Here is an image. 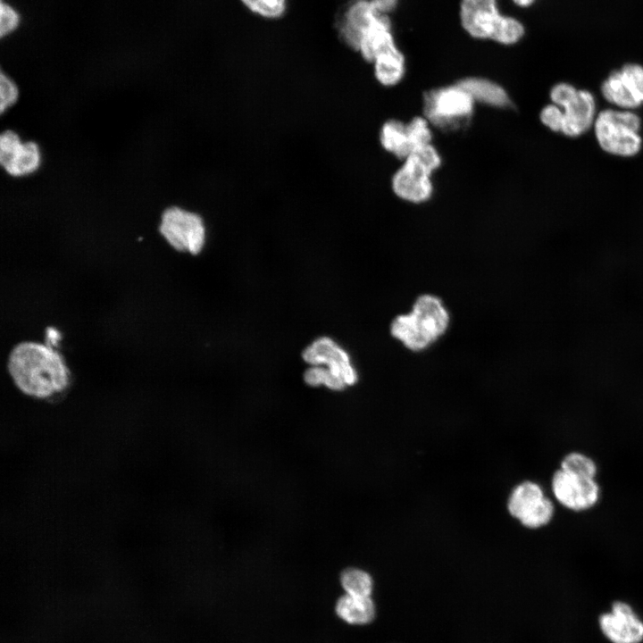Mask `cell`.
<instances>
[{
	"mask_svg": "<svg viewBox=\"0 0 643 643\" xmlns=\"http://www.w3.org/2000/svg\"><path fill=\"white\" fill-rule=\"evenodd\" d=\"M7 371L22 393L47 398L63 391L71 382V372L63 356L49 346L22 341L7 358Z\"/></svg>",
	"mask_w": 643,
	"mask_h": 643,
	"instance_id": "obj_1",
	"label": "cell"
},
{
	"mask_svg": "<svg viewBox=\"0 0 643 643\" xmlns=\"http://www.w3.org/2000/svg\"><path fill=\"white\" fill-rule=\"evenodd\" d=\"M450 315L437 296L424 294L414 302L411 312L397 316L391 325V335L409 350L428 348L448 329Z\"/></svg>",
	"mask_w": 643,
	"mask_h": 643,
	"instance_id": "obj_2",
	"label": "cell"
},
{
	"mask_svg": "<svg viewBox=\"0 0 643 643\" xmlns=\"http://www.w3.org/2000/svg\"><path fill=\"white\" fill-rule=\"evenodd\" d=\"M459 17L463 29L477 39L507 46L517 43L524 34L518 20L499 13L497 0H461Z\"/></svg>",
	"mask_w": 643,
	"mask_h": 643,
	"instance_id": "obj_3",
	"label": "cell"
},
{
	"mask_svg": "<svg viewBox=\"0 0 643 643\" xmlns=\"http://www.w3.org/2000/svg\"><path fill=\"white\" fill-rule=\"evenodd\" d=\"M441 163V155L432 143L414 149L393 174V193L411 204L427 202L434 191L431 176Z\"/></svg>",
	"mask_w": 643,
	"mask_h": 643,
	"instance_id": "obj_4",
	"label": "cell"
},
{
	"mask_svg": "<svg viewBox=\"0 0 643 643\" xmlns=\"http://www.w3.org/2000/svg\"><path fill=\"white\" fill-rule=\"evenodd\" d=\"M641 119L633 110L606 108L593 124L596 140L605 153L619 157L637 155L642 147Z\"/></svg>",
	"mask_w": 643,
	"mask_h": 643,
	"instance_id": "obj_5",
	"label": "cell"
},
{
	"mask_svg": "<svg viewBox=\"0 0 643 643\" xmlns=\"http://www.w3.org/2000/svg\"><path fill=\"white\" fill-rule=\"evenodd\" d=\"M475 102L458 83L429 90L423 95V116L443 131L463 129L474 113Z\"/></svg>",
	"mask_w": 643,
	"mask_h": 643,
	"instance_id": "obj_6",
	"label": "cell"
},
{
	"mask_svg": "<svg viewBox=\"0 0 643 643\" xmlns=\"http://www.w3.org/2000/svg\"><path fill=\"white\" fill-rule=\"evenodd\" d=\"M549 97L563 111V135L578 138L593 128L597 113L596 98L590 91L559 82L551 88Z\"/></svg>",
	"mask_w": 643,
	"mask_h": 643,
	"instance_id": "obj_7",
	"label": "cell"
},
{
	"mask_svg": "<svg viewBox=\"0 0 643 643\" xmlns=\"http://www.w3.org/2000/svg\"><path fill=\"white\" fill-rule=\"evenodd\" d=\"M159 232L177 251L197 255L205 241V228L202 218L180 207H169L161 216Z\"/></svg>",
	"mask_w": 643,
	"mask_h": 643,
	"instance_id": "obj_8",
	"label": "cell"
},
{
	"mask_svg": "<svg viewBox=\"0 0 643 643\" xmlns=\"http://www.w3.org/2000/svg\"><path fill=\"white\" fill-rule=\"evenodd\" d=\"M600 90L604 99L615 108L634 111L643 105V66L628 63L612 71Z\"/></svg>",
	"mask_w": 643,
	"mask_h": 643,
	"instance_id": "obj_9",
	"label": "cell"
},
{
	"mask_svg": "<svg viewBox=\"0 0 643 643\" xmlns=\"http://www.w3.org/2000/svg\"><path fill=\"white\" fill-rule=\"evenodd\" d=\"M551 488L559 504L574 512L594 507L600 497V488L596 480L579 478L561 469L555 472Z\"/></svg>",
	"mask_w": 643,
	"mask_h": 643,
	"instance_id": "obj_10",
	"label": "cell"
},
{
	"mask_svg": "<svg viewBox=\"0 0 643 643\" xmlns=\"http://www.w3.org/2000/svg\"><path fill=\"white\" fill-rule=\"evenodd\" d=\"M598 627L610 643H641L643 641V619L628 603L614 602L600 614Z\"/></svg>",
	"mask_w": 643,
	"mask_h": 643,
	"instance_id": "obj_11",
	"label": "cell"
},
{
	"mask_svg": "<svg viewBox=\"0 0 643 643\" xmlns=\"http://www.w3.org/2000/svg\"><path fill=\"white\" fill-rule=\"evenodd\" d=\"M0 163L11 176L29 175L41 164L40 149L35 142H22L17 133L5 130L0 136Z\"/></svg>",
	"mask_w": 643,
	"mask_h": 643,
	"instance_id": "obj_12",
	"label": "cell"
},
{
	"mask_svg": "<svg viewBox=\"0 0 643 643\" xmlns=\"http://www.w3.org/2000/svg\"><path fill=\"white\" fill-rule=\"evenodd\" d=\"M303 358L312 364L326 363L330 373L347 386L357 380L347 354L329 338H320L303 352Z\"/></svg>",
	"mask_w": 643,
	"mask_h": 643,
	"instance_id": "obj_13",
	"label": "cell"
},
{
	"mask_svg": "<svg viewBox=\"0 0 643 643\" xmlns=\"http://www.w3.org/2000/svg\"><path fill=\"white\" fill-rule=\"evenodd\" d=\"M379 14L371 0L353 1L338 21L339 38L349 48L358 51L363 32Z\"/></svg>",
	"mask_w": 643,
	"mask_h": 643,
	"instance_id": "obj_14",
	"label": "cell"
},
{
	"mask_svg": "<svg viewBox=\"0 0 643 643\" xmlns=\"http://www.w3.org/2000/svg\"><path fill=\"white\" fill-rule=\"evenodd\" d=\"M396 47L390 19L388 14H379L363 32L357 52L372 63L379 55Z\"/></svg>",
	"mask_w": 643,
	"mask_h": 643,
	"instance_id": "obj_15",
	"label": "cell"
},
{
	"mask_svg": "<svg viewBox=\"0 0 643 643\" xmlns=\"http://www.w3.org/2000/svg\"><path fill=\"white\" fill-rule=\"evenodd\" d=\"M458 83L469 93L475 103L497 108H506L512 104L507 91L498 83L481 77H468Z\"/></svg>",
	"mask_w": 643,
	"mask_h": 643,
	"instance_id": "obj_16",
	"label": "cell"
},
{
	"mask_svg": "<svg viewBox=\"0 0 643 643\" xmlns=\"http://www.w3.org/2000/svg\"><path fill=\"white\" fill-rule=\"evenodd\" d=\"M337 615L351 625H365L375 617V605L371 597H362L345 594L335 606Z\"/></svg>",
	"mask_w": 643,
	"mask_h": 643,
	"instance_id": "obj_17",
	"label": "cell"
},
{
	"mask_svg": "<svg viewBox=\"0 0 643 643\" xmlns=\"http://www.w3.org/2000/svg\"><path fill=\"white\" fill-rule=\"evenodd\" d=\"M372 63L376 79L385 87L397 85L405 74V58L398 47L381 54Z\"/></svg>",
	"mask_w": 643,
	"mask_h": 643,
	"instance_id": "obj_18",
	"label": "cell"
},
{
	"mask_svg": "<svg viewBox=\"0 0 643 643\" xmlns=\"http://www.w3.org/2000/svg\"><path fill=\"white\" fill-rule=\"evenodd\" d=\"M380 142L384 150L402 161L413 152L406 123L397 119L383 123L380 131Z\"/></svg>",
	"mask_w": 643,
	"mask_h": 643,
	"instance_id": "obj_19",
	"label": "cell"
},
{
	"mask_svg": "<svg viewBox=\"0 0 643 643\" xmlns=\"http://www.w3.org/2000/svg\"><path fill=\"white\" fill-rule=\"evenodd\" d=\"M541 487L533 481H524L512 492L508 501L510 514L519 521L535 508L545 497Z\"/></svg>",
	"mask_w": 643,
	"mask_h": 643,
	"instance_id": "obj_20",
	"label": "cell"
},
{
	"mask_svg": "<svg viewBox=\"0 0 643 643\" xmlns=\"http://www.w3.org/2000/svg\"><path fill=\"white\" fill-rule=\"evenodd\" d=\"M560 469L573 476L589 480H595L597 473L595 461L580 452L566 454L561 461Z\"/></svg>",
	"mask_w": 643,
	"mask_h": 643,
	"instance_id": "obj_21",
	"label": "cell"
},
{
	"mask_svg": "<svg viewBox=\"0 0 643 643\" xmlns=\"http://www.w3.org/2000/svg\"><path fill=\"white\" fill-rule=\"evenodd\" d=\"M340 583L346 594L367 597H371L372 591V579L366 572L349 568L345 570L340 576Z\"/></svg>",
	"mask_w": 643,
	"mask_h": 643,
	"instance_id": "obj_22",
	"label": "cell"
},
{
	"mask_svg": "<svg viewBox=\"0 0 643 643\" xmlns=\"http://www.w3.org/2000/svg\"><path fill=\"white\" fill-rule=\"evenodd\" d=\"M251 13L267 20H278L284 16L288 0H239Z\"/></svg>",
	"mask_w": 643,
	"mask_h": 643,
	"instance_id": "obj_23",
	"label": "cell"
},
{
	"mask_svg": "<svg viewBox=\"0 0 643 643\" xmlns=\"http://www.w3.org/2000/svg\"><path fill=\"white\" fill-rule=\"evenodd\" d=\"M406 129L413 151L431 144L432 126L424 116H415L406 122Z\"/></svg>",
	"mask_w": 643,
	"mask_h": 643,
	"instance_id": "obj_24",
	"label": "cell"
},
{
	"mask_svg": "<svg viewBox=\"0 0 643 643\" xmlns=\"http://www.w3.org/2000/svg\"><path fill=\"white\" fill-rule=\"evenodd\" d=\"M555 507L553 502L547 497L530 512L524 515L520 522L530 529H537L547 525L554 516Z\"/></svg>",
	"mask_w": 643,
	"mask_h": 643,
	"instance_id": "obj_25",
	"label": "cell"
},
{
	"mask_svg": "<svg viewBox=\"0 0 643 643\" xmlns=\"http://www.w3.org/2000/svg\"><path fill=\"white\" fill-rule=\"evenodd\" d=\"M305 380L312 386L324 384L328 388L335 390L343 389L347 385L334 377L329 369L322 367H312L305 373Z\"/></svg>",
	"mask_w": 643,
	"mask_h": 643,
	"instance_id": "obj_26",
	"label": "cell"
},
{
	"mask_svg": "<svg viewBox=\"0 0 643 643\" xmlns=\"http://www.w3.org/2000/svg\"><path fill=\"white\" fill-rule=\"evenodd\" d=\"M19 96V89L14 81L1 71L0 75V111L4 113L14 104Z\"/></svg>",
	"mask_w": 643,
	"mask_h": 643,
	"instance_id": "obj_27",
	"label": "cell"
},
{
	"mask_svg": "<svg viewBox=\"0 0 643 643\" xmlns=\"http://www.w3.org/2000/svg\"><path fill=\"white\" fill-rule=\"evenodd\" d=\"M539 120L551 131L561 133L563 111L558 105L551 103L543 106L539 113Z\"/></svg>",
	"mask_w": 643,
	"mask_h": 643,
	"instance_id": "obj_28",
	"label": "cell"
},
{
	"mask_svg": "<svg viewBox=\"0 0 643 643\" xmlns=\"http://www.w3.org/2000/svg\"><path fill=\"white\" fill-rule=\"evenodd\" d=\"M19 23L20 16L18 13L2 0L0 5L1 38L13 32L18 27Z\"/></svg>",
	"mask_w": 643,
	"mask_h": 643,
	"instance_id": "obj_29",
	"label": "cell"
},
{
	"mask_svg": "<svg viewBox=\"0 0 643 643\" xmlns=\"http://www.w3.org/2000/svg\"><path fill=\"white\" fill-rule=\"evenodd\" d=\"M375 9L380 14H388L392 12L397 4L398 0H371Z\"/></svg>",
	"mask_w": 643,
	"mask_h": 643,
	"instance_id": "obj_30",
	"label": "cell"
},
{
	"mask_svg": "<svg viewBox=\"0 0 643 643\" xmlns=\"http://www.w3.org/2000/svg\"><path fill=\"white\" fill-rule=\"evenodd\" d=\"M514 3L522 7L530 6L535 0H513Z\"/></svg>",
	"mask_w": 643,
	"mask_h": 643,
	"instance_id": "obj_31",
	"label": "cell"
}]
</instances>
